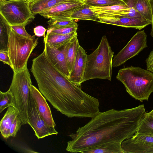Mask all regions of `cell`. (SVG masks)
<instances>
[{
    "mask_svg": "<svg viewBox=\"0 0 153 153\" xmlns=\"http://www.w3.org/2000/svg\"><path fill=\"white\" fill-rule=\"evenodd\" d=\"M11 28L18 34L22 36L28 37H31V36L27 32L25 29L26 25H10Z\"/></svg>",
    "mask_w": 153,
    "mask_h": 153,
    "instance_id": "obj_30",
    "label": "cell"
},
{
    "mask_svg": "<svg viewBox=\"0 0 153 153\" xmlns=\"http://www.w3.org/2000/svg\"><path fill=\"white\" fill-rule=\"evenodd\" d=\"M28 124L33 128L38 139L58 134L55 127L48 125L40 115L30 93L27 109Z\"/></svg>",
    "mask_w": 153,
    "mask_h": 153,
    "instance_id": "obj_9",
    "label": "cell"
},
{
    "mask_svg": "<svg viewBox=\"0 0 153 153\" xmlns=\"http://www.w3.org/2000/svg\"><path fill=\"white\" fill-rule=\"evenodd\" d=\"M117 79L125 86L132 97L141 102L149 101L153 92V72L139 67L131 66L120 69Z\"/></svg>",
    "mask_w": 153,
    "mask_h": 153,
    "instance_id": "obj_3",
    "label": "cell"
},
{
    "mask_svg": "<svg viewBox=\"0 0 153 153\" xmlns=\"http://www.w3.org/2000/svg\"><path fill=\"white\" fill-rule=\"evenodd\" d=\"M77 36L73 38L66 45V52L69 71H71L78 49L80 46Z\"/></svg>",
    "mask_w": 153,
    "mask_h": 153,
    "instance_id": "obj_20",
    "label": "cell"
},
{
    "mask_svg": "<svg viewBox=\"0 0 153 153\" xmlns=\"http://www.w3.org/2000/svg\"><path fill=\"white\" fill-rule=\"evenodd\" d=\"M135 9L145 19L152 22V15L150 0H136Z\"/></svg>",
    "mask_w": 153,
    "mask_h": 153,
    "instance_id": "obj_22",
    "label": "cell"
},
{
    "mask_svg": "<svg viewBox=\"0 0 153 153\" xmlns=\"http://www.w3.org/2000/svg\"><path fill=\"white\" fill-rule=\"evenodd\" d=\"M126 5L131 9H135L136 0H122Z\"/></svg>",
    "mask_w": 153,
    "mask_h": 153,
    "instance_id": "obj_35",
    "label": "cell"
},
{
    "mask_svg": "<svg viewBox=\"0 0 153 153\" xmlns=\"http://www.w3.org/2000/svg\"><path fill=\"white\" fill-rule=\"evenodd\" d=\"M147 36L144 30L138 31L126 45L116 55L114 56L112 67H117L124 64L147 47Z\"/></svg>",
    "mask_w": 153,
    "mask_h": 153,
    "instance_id": "obj_8",
    "label": "cell"
},
{
    "mask_svg": "<svg viewBox=\"0 0 153 153\" xmlns=\"http://www.w3.org/2000/svg\"><path fill=\"white\" fill-rule=\"evenodd\" d=\"M30 71L41 93L68 117L92 118L100 111L98 99L82 91L59 71L45 50L32 60Z\"/></svg>",
    "mask_w": 153,
    "mask_h": 153,
    "instance_id": "obj_1",
    "label": "cell"
},
{
    "mask_svg": "<svg viewBox=\"0 0 153 153\" xmlns=\"http://www.w3.org/2000/svg\"><path fill=\"white\" fill-rule=\"evenodd\" d=\"M87 54L80 45L77 50L72 70L70 74L69 80L75 85L80 87L86 67Z\"/></svg>",
    "mask_w": 153,
    "mask_h": 153,
    "instance_id": "obj_14",
    "label": "cell"
},
{
    "mask_svg": "<svg viewBox=\"0 0 153 153\" xmlns=\"http://www.w3.org/2000/svg\"><path fill=\"white\" fill-rule=\"evenodd\" d=\"M150 4L152 8V19L151 23L152 29L150 35L153 39V0H150Z\"/></svg>",
    "mask_w": 153,
    "mask_h": 153,
    "instance_id": "obj_36",
    "label": "cell"
},
{
    "mask_svg": "<svg viewBox=\"0 0 153 153\" xmlns=\"http://www.w3.org/2000/svg\"><path fill=\"white\" fill-rule=\"evenodd\" d=\"M70 18L71 20H87L98 22L100 21L99 19L90 9L89 6L85 4L84 7L75 12Z\"/></svg>",
    "mask_w": 153,
    "mask_h": 153,
    "instance_id": "obj_21",
    "label": "cell"
},
{
    "mask_svg": "<svg viewBox=\"0 0 153 153\" xmlns=\"http://www.w3.org/2000/svg\"><path fill=\"white\" fill-rule=\"evenodd\" d=\"M136 133L153 136V117L146 112Z\"/></svg>",
    "mask_w": 153,
    "mask_h": 153,
    "instance_id": "obj_24",
    "label": "cell"
},
{
    "mask_svg": "<svg viewBox=\"0 0 153 153\" xmlns=\"http://www.w3.org/2000/svg\"><path fill=\"white\" fill-rule=\"evenodd\" d=\"M124 153H153V136L136 133L121 143Z\"/></svg>",
    "mask_w": 153,
    "mask_h": 153,
    "instance_id": "obj_10",
    "label": "cell"
},
{
    "mask_svg": "<svg viewBox=\"0 0 153 153\" xmlns=\"http://www.w3.org/2000/svg\"><path fill=\"white\" fill-rule=\"evenodd\" d=\"M144 104L121 110L111 109L100 112L87 123L69 135L66 150L83 153L99 144L122 143L134 135L146 114Z\"/></svg>",
    "mask_w": 153,
    "mask_h": 153,
    "instance_id": "obj_2",
    "label": "cell"
},
{
    "mask_svg": "<svg viewBox=\"0 0 153 153\" xmlns=\"http://www.w3.org/2000/svg\"><path fill=\"white\" fill-rule=\"evenodd\" d=\"M148 113L149 114L151 115V116L153 117V109L150 112Z\"/></svg>",
    "mask_w": 153,
    "mask_h": 153,
    "instance_id": "obj_38",
    "label": "cell"
},
{
    "mask_svg": "<svg viewBox=\"0 0 153 153\" xmlns=\"http://www.w3.org/2000/svg\"><path fill=\"white\" fill-rule=\"evenodd\" d=\"M8 1V0H0V1Z\"/></svg>",
    "mask_w": 153,
    "mask_h": 153,
    "instance_id": "obj_39",
    "label": "cell"
},
{
    "mask_svg": "<svg viewBox=\"0 0 153 153\" xmlns=\"http://www.w3.org/2000/svg\"><path fill=\"white\" fill-rule=\"evenodd\" d=\"M31 95L36 103L39 113L48 125L55 127L56 125L46 99L39 91L31 84L30 86Z\"/></svg>",
    "mask_w": 153,
    "mask_h": 153,
    "instance_id": "obj_13",
    "label": "cell"
},
{
    "mask_svg": "<svg viewBox=\"0 0 153 153\" xmlns=\"http://www.w3.org/2000/svg\"><path fill=\"white\" fill-rule=\"evenodd\" d=\"M38 0H27L26 1L29 4L33 2L36 1Z\"/></svg>",
    "mask_w": 153,
    "mask_h": 153,
    "instance_id": "obj_37",
    "label": "cell"
},
{
    "mask_svg": "<svg viewBox=\"0 0 153 153\" xmlns=\"http://www.w3.org/2000/svg\"><path fill=\"white\" fill-rule=\"evenodd\" d=\"M66 45L60 48H55L45 44L44 50L54 67L68 79L70 72L66 55Z\"/></svg>",
    "mask_w": 153,
    "mask_h": 153,
    "instance_id": "obj_12",
    "label": "cell"
},
{
    "mask_svg": "<svg viewBox=\"0 0 153 153\" xmlns=\"http://www.w3.org/2000/svg\"><path fill=\"white\" fill-rule=\"evenodd\" d=\"M121 143L111 142L100 144L85 150L83 153H124Z\"/></svg>",
    "mask_w": 153,
    "mask_h": 153,
    "instance_id": "obj_19",
    "label": "cell"
},
{
    "mask_svg": "<svg viewBox=\"0 0 153 153\" xmlns=\"http://www.w3.org/2000/svg\"><path fill=\"white\" fill-rule=\"evenodd\" d=\"M14 99L12 93L8 90L6 92L0 91V113L10 106L13 107Z\"/></svg>",
    "mask_w": 153,
    "mask_h": 153,
    "instance_id": "obj_26",
    "label": "cell"
},
{
    "mask_svg": "<svg viewBox=\"0 0 153 153\" xmlns=\"http://www.w3.org/2000/svg\"><path fill=\"white\" fill-rule=\"evenodd\" d=\"M7 51L12 65L13 72L24 69L32 52L37 45L38 38L35 35L31 37L21 35L12 29H8Z\"/></svg>",
    "mask_w": 153,
    "mask_h": 153,
    "instance_id": "obj_5",
    "label": "cell"
},
{
    "mask_svg": "<svg viewBox=\"0 0 153 153\" xmlns=\"http://www.w3.org/2000/svg\"><path fill=\"white\" fill-rule=\"evenodd\" d=\"M0 60L4 64L9 65L11 68H12V65L7 50H0Z\"/></svg>",
    "mask_w": 153,
    "mask_h": 153,
    "instance_id": "obj_31",
    "label": "cell"
},
{
    "mask_svg": "<svg viewBox=\"0 0 153 153\" xmlns=\"http://www.w3.org/2000/svg\"><path fill=\"white\" fill-rule=\"evenodd\" d=\"M46 30L43 26L39 25L34 28L33 32L35 36L38 37L43 36L44 38L46 35L45 33Z\"/></svg>",
    "mask_w": 153,
    "mask_h": 153,
    "instance_id": "obj_32",
    "label": "cell"
},
{
    "mask_svg": "<svg viewBox=\"0 0 153 153\" xmlns=\"http://www.w3.org/2000/svg\"><path fill=\"white\" fill-rule=\"evenodd\" d=\"M24 0V1H27V0Z\"/></svg>",
    "mask_w": 153,
    "mask_h": 153,
    "instance_id": "obj_40",
    "label": "cell"
},
{
    "mask_svg": "<svg viewBox=\"0 0 153 153\" xmlns=\"http://www.w3.org/2000/svg\"><path fill=\"white\" fill-rule=\"evenodd\" d=\"M114 53L106 37L103 36L97 48L87 55L83 82L94 79L111 80Z\"/></svg>",
    "mask_w": 153,
    "mask_h": 153,
    "instance_id": "obj_4",
    "label": "cell"
},
{
    "mask_svg": "<svg viewBox=\"0 0 153 153\" xmlns=\"http://www.w3.org/2000/svg\"><path fill=\"white\" fill-rule=\"evenodd\" d=\"M147 70L153 72V49L146 60Z\"/></svg>",
    "mask_w": 153,
    "mask_h": 153,
    "instance_id": "obj_34",
    "label": "cell"
},
{
    "mask_svg": "<svg viewBox=\"0 0 153 153\" xmlns=\"http://www.w3.org/2000/svg\"><path fill=\"white\" fill-rule=\"evenodd\" d=\"M27 1H0V14L10 25H26L35 18Z\"/></svg>",
    "mask_w": 153,
    "mask_h": 153,
    "instance_id": "obj_7",
    "label": "cell"
},
{
    "mask_svg": "<svg viewBox=\"0 0 153 153\" xmlns=\"http://www.w3.org/2000/svg\"><path fill=\"white\" fill-rule=\"evenodd\" d=\"M74 0H38L30 3V7L34 15L39 14L60 4Z\"/></svg>",
    "mask_w": 153,
    "mask_h": 153,
    "instance_id": "obj_18",
    "label": "cell"
},
{
    "mask_svg": "<svg viewBox=\"0 0 153 153\" xmlns=\"http://www.w3.org/2000/svg\"><path fill=\"white\" fill-rule=\"evenodd\" d=\"M76 36V31L66 34H46L44 38V43L51 47L60 48L65 45Z\"/></svg>",
    "mask_w": 153,
    "mask_h": 153,
    "instance_id": "obj_16",
    "label": "cell"
},
{
    "mask_svg": "<svg viewBox=\"0 0 153 153\" xmlns=\"http://www.w3.org/2000/svg\"><path fill=\"white\" fill-rule=\"evenodd\" d=\"M123 17H128L146 20L137 10L133 9H131L128 13L125 14Z\"/></svg>",
    "mask_w": 153,
    "mask_h": 153,
    "instance_id": "obj_33",
    "label": "cell"
},
{
    "mask_svg": "<svg viewBox=\"0 0 153 153\" xmlns=\"http://www.w3.org/2000/svg\"><path fill=\"white\" fill-rule=\"evenodd\" d=\"M22 125V120L18 116L12 123L10 129V137H15Z\"/></svg>",
    "mask_w": 153,
    "mask_h": 153,
    "instance_id": "obj_29",
    "label": "cell"
},
{
    "mask_svg": "<svg viewBox=\"0 0 153 153\" xmlns=\"http://www.w3.org/2000/svg\"><path fill=\"white\" fill-rule=\"evenodd\" d=\"M10 25L0 14V49L7 51L8 29Z\"/></svg>",
    "mask_w": 153,
    "mask_h": 153,
    "instance_id": "obj_23",
    "label": "cell"
},
{
    "mask_svg": "<svg viewBox=\"0 0 153 153\" xmlns=\"http://www.w3.org/2000/svg\"><path fill=\"white\" fill-rule=\"evenodd\" d=\"M18 116V112L14 107L10 106L8 108L0 123L1 133L4 138L7 139L10 137V127L15 119Z\"/></svg>",
    "mask_w": 153,
    "mask_h": 153,
    "instance_id": "obj_17",
    "label": "cell"
},
{
    "mask_svg": "<svg viewBox=\"0 0 153 153\" xmlns=\"http://www.w3.org/2000/svg\"><path fill=\"white\" fill-rule=\"evenodd\" d=\"M78 26L69 27H57L48 26L47 34H66L76 31Z\"/></svg>",
    "mask_w": 153,
    "mask_h": 153,
    "instance_id": "obj_28",
    "label": "cell"
},
{
    "mask_svg": "<svg viewBox=\"0 0 153 153\" xmlns=\"http://www.w3.org/2000/svg\"><path fill=\"white\" fill-rule=\"evenodd\" d=\"M98 18L100 23L126 28H133L139 30L151 24L152 23L151 21L147 20L128 17L118 18L100 17Z\"/></svg>",
    "mask_w": 153,
    "mask_h": 153,
    "instance_id": "obj_15",
    "label": "cell"
},
{
    "mask_svg": "<svg viewBox=\"0 0 153 153\" xmlns=\"http://www.w3.org/2000/svg\"><path fill=\"white\" fill-rule=\"evenodd\" d=\"M48 26L57 27H69L78 26L73 20L54 19H50L48 21Z\"/></svg>",
    "mask_w": 153,
    "mask_h": 153,
    "instance_id": "obj_27",
    "label": "cell"
},
{
    "mask_svg": "<svg viewBox=\"0 0 153 153\" xmlns=\"http://www.w3.org/2000/svg\"><path fill=\"white\" fill-rule=\"evenodd\" d=\"M31 84L30 75L27 65L20 71L13 72L8 90L13 96V107L18 112L22 125L28 124L27 109Z\"/></svg>",
    "mask_w": 153,
    "mask_h": 153,
    "instance_id": "obj_6",
    "label": "cell"
},
{
    "mask_svg": "<svg viewBox=\"0 0 153 153\" xmlns=\"http://www.w3.org/2000/svg\"><path fill=\"white\" fill-rule=\"evenodd\" d=\"M85 5L83 0H74L60 4L39 14L49 19L71 20V15Z\"/></svg>",
    "mask_w": 153,
    "mask_h": 153,
    "instance_id": "obj_11",
    "label": "cell"
},
{
    "mask_svg": "<svg viewBox=\"0 0 153 153\" xmlns=\"http://www.w3.org/2000/svg\"><path fill=\"white\" fill-rule=\"evenodd\" d=\"M83 1L85 4L89 6H109L115 5L127 6L122 0H83Z\"/></svg>",
    "mask_w": 153,
    "mask_h": 153,
    "instance_id": "obj_25",
    "label": "cell"
}]
</instances>
